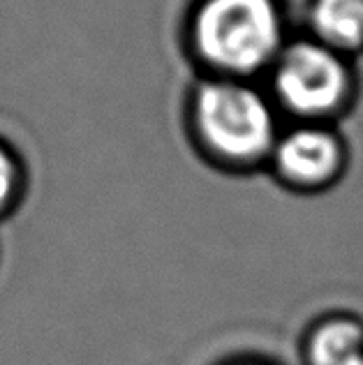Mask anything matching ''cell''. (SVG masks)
Segmentation results:
<instances>
[{"mask_svg": "<svg viewBox=\"0 0 363 365\" xmlns=\"http://www.w3.org/2000/svg\"><path fill=\"white\" fill-rule=\"evenodd\" d=\"M282 128V113L262 81L199 76L188 93L190 143L223 171L266 169Z\"/></svg>", "mask_w": 363, "mask_h": 365, "instance_id": "1", "label": "cell"}, {"mask_svg": "<svg viewBox=\"0 0 363 365\" xmlns=\"http://www.w3.org/2000/svg\"><path fill=\"white\" fill-rule=\"evenodd\" d=\"M290 37L282 0H193L183 24L199 76L264 81Z\"/></svg>", "mask_w": 363, "mask_h": 365, "instance_id": "2", "label": "cell"}, {"mask_svg": "<svg viewBox=\"0 0 363 365\" xmlns=\"http://www.w3.org/2000/svg\"><path fill=\"white\" fill-rule=\"evenodd\" d=\"M262 83L282 118L292 123L336 125L359 93L354 58L303 33L290 37Z\"/></svg>", "mask_w": 363, "mask_h": 365, "instance_id": "3", "label": "cell"}, {"mask_svg": "<svg viewBox=\"0 0 363 365\" xmlns=\"http://www.w3.org/2000/svg\"><path fill=\"white\" fill-rule=\"evenodd\" d=\"M349 167V143L338 125L292 123L275 141L266 169L282 187L312 195L336 185Z\"/></svg>", "mask_w": 363, "mask_h": 365, "instance_id": "4", "label": "cell"}, {"mask_svg": "<svg viewBox=\"0 0 363 365\" xmlns=\"http://www.w3.org/2000/svg\"><path fill=\"white\" fill-rule=\"evenodd\" d=\"M303 35L342 56L363 53V0H308Z\"/></svg>", "mask_w": 363, "mask_h": 365, "instance_id": "5", "label": "cell"}, {"mask_svg": "<svg viewBox=\"0 0 363 365\" xmlns=\"http://www.w3.org/2000/svg\"><path fill=\"white\" fill-rule=\"evenodd\" d=\"M363 359V331L354 322H329L310 340L312 365H357Z\"/></svg>", "mask_w": 363, "mask_h": 365, "instance_id": "6", "label": "cell"}, {"mask_svg": "<svg viewBox=\"0 0 363 365\" xmlns=\"http://www.w3.org/2000/svg\"><path fill=\"white\" fill-rule=\"evenodd\" d=\"M24 190V165L16 153L0 141V215H5Z\"/></svg>", "mask_w": 363, "mask_h": 365, "instance_id": "7", "label": "cell"}, {"mask_svg": "<svg viewBox=\"0 0 363 365\" xmlns=\"http://www.w3.org/2000/svg\"><path fill=\"white\" fill-rule=\"evenodd\" d=\"M357 365H363V359H361V361H359V363H357Z\"/></svg>", "mask_w": 363, "mask_h": 365, "instance_id": "8", "label": "cell"}]
</instances>
